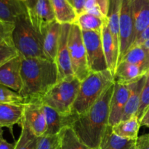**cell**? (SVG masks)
I'll return each mask as SVG.
<instances>
[{
    "label": "cell",
    "instance_id": "1",
    "mask_svg": "<svg viewBox=\"0 0 149 149\" xmlns=\"http://www.w3.org/2000/svg\"><path fill=\"white\" fill-rule=\"evenodd\" d=\"M114 88L111 85L97 102L81 115L73 114L70 127L77 138L90 148L100 149L102 138L109 125L110 102Z\"/></svg>",
    "mask_w": 149,
    "mask_h": 149
},
{
    "label": "cell",
    "instance_id": "2",
    "mask_svg": "<svg viewBox=\"0 0 149 149\" xmlns=\"http://www.w3.org/2000/svg\"><path fill=\"white\" fill-rule=\"evenodd\" d=\"M20 95L25 103L39 100L58 81L55 61L47 58H23Z\"/></svg>",
    "mask_w": 149,
    "mask_h": 149
},
{
    "label": "cell",
    "instance_id": "3",
    "mask_svg": "<svg viewBox=\"0 0 149 149\" xmlns=\"http://www.w3.org/2000/svg\"><path fill=\"white\" fill-rule=\"evenodd\" d=\"M113 84L114 77L109 70L90 72L88 77L81 81L71 113L79 116L86 113Z\"/></svg>",
    "mask_w": 149,
    "mask_h": 149
},
{
    "label": "cell",
    "instance_id": "4",
    "mask_svg": "<svg viewBox=\"0 0 149 149\" xmlns=\"http://www.w3.org/2000/svg\"><path fill=\"white\" fill-rule=\"evenodd\" d=\"M13 41L15 48L23 58H46L44 54L43 35L32 24L28 13L16 20Z\"/></svg>",
    "mask_w": 149,
    "mask_h": 149
},
{
    "label": "cell",
    "instance_id": "5",
    "mask_svg": "<svg viewBox=\"0 0 149 149\" xmlns=\"http://www.w3.org/2000/svg\"><path fill=\"white\" fill-rule=\"evenodd\" d=\"M81 81L76 77L58 81L42 98L41 103L64 115L71 113Z\"/></svg>",
    "mask_w": 149,
    "mask_h": 149
},
{
    "label": "cell",
    "instance_id": "6",
    "mask_svg": "<svg viewBox=\"0 0 149 149\" xmlns=\"http://www.w3.org/2000/svg\"><path fill=\"white\" fill-rule=\"evenodd\" d=\"M68 44L73 72L80 81H82L90 74V70L81 30L76 23L71 25Z\"/></svg>",
    "mask_w": 149,
    "mask_h": 149
},
{
    "label": "cell",
    "instance_id": "7",
    "mask_svg": "<svg viewBox=\"0 0 149 149\" xmlns=\"http://www.w3.org/2000/svg\"><path fill=\"white\" fill-rule=\"evenodd\" d=\"M135 39V24L131 0H122L119 17V53L118 64L133 46Z\"/></svg>",
    "mask_w": 149,
    "mask_h": 149
},
{
    "label": "cell",
    "instance_id": "8",
    "mask_svg": "<svg viewBox=\"0 0 149 149\" xmlns=\"http://www.w3.org/2000/svg\"><path fill=\"white\" fill-rule=\"evenodd\" d=\"M90 72H100L108 69L102 44L101 32L81 31Z\"/></svg>",
    "mask_w": 149,
    "mask_h": 149
},
{
    "label": "cell",
    "instance_id": "9",
    "mask_svg": "<svg viewBox=\"0 0 149 149\" xmlns=\"http://www.w3.org/2000/svg\"><path fill=\"white\" fill-rule=\"evenodd\" d=\"M71 25L61 24L59 46L55 58V63L57 65L58 71V81L75 77L71 67L68 44Z\"/></svg>",
    "mask_w": 149,
    "mask_h": 149
},
{
    "label": "cell",
    "instance_id": "10",
    "mask_svg": "<svg viewBox=\"0 0 149 149\" xmlns=\"http://www.w3.org/2000/svg\"><path fill=\"white\" fill-rule=\"evenodd\" d=\"M22 61L23 58L19 55L0 67V85L20 93L22 87Z\"/></svg>",
    "mask_w": 149,
    "mask_h": 149
},
{
    "label": "cell",
    "instance_id": "11",
    "mask_svg": "<svg viewBox=\"0 0 149 149\" xmlns=\"http://www.w3.org/2000/svg\"><path fill=\"white\" fill-rule=\"evenodd\" d=\"M23 119L36 136H43L47 131V122L40 100L24 104Z\"/></svg>",
    "mask_w": 149,
    "mask_h": 149
},
{
    "label": "cell",
    "instance_id": "12",
    "mask_svg": "<svg viewBox=\"0 0 149 149\" xmlns=\"http://www.w3.org/2000/svg\"><path fill=\"white\" fill-rule=\"evenodd\" d=\"M130 87L125 84L114 83L113 94L110 102L109 125L114 126L122 119L125 106L130 95Z\"/></svg>",
    "mask_w": 149,
    "mask_h": 149
},
{
    "label": "cell",
    "instance_id": "13",
    "mask_svg": "<svg viewBox=\"0 0 149 149\" xmlns=\"http://www.w3.org/2000/svg\"><path fill=\"white\" fill-rule=\"evenodd\" d=\"M42 110L47 122V131L45 135H57L61 133L65 128L70 127L73 119L72 113L62 114L55 109L43 104Z\"/></svg>",
    "mask_w": 149,
    "mask_h": 149
},
{
    "label": "cell",
    "instance_id": "14",
    "mask_svg": "<svg viewBox=\"0 0 149 149\" xmlns=\"http://www.w3.org/2000/svg\"><path fill=\"white\" fill-rule=\"evenodd\" d=\"M61 24L57 20L48 25L44 30L43 49L45 58L49 61H55L59 46L61 37Z\"/></svg>",
    "mask_w": 149,
    "mask_h": 149
},
{
    "label": "cell",
    "instance_id": "15",
    "mask_svg": "<svg viewBox=\"0 0 149 149\" xmlns=\"http://www.w3.org/2000/svg\"><path fill=\"white\" fill-rule=\"evenodd\" d=\"M101 39L108 69L114 75L117 67L119 52L108 26L107 19L101 30Z\"/></svg>",
    "mask_w": 149,
    "mask_h": 149
},
{
    "label": "cell",
    "instance_id": "16",
    "mask_svg": "<svg viewBox=\"0 0 149 149\" xmlns=\"http://www.w3.org/2000/svg\"><path fill=\"white\" fill-rule=\"evenodd\" d=\"M148 72L143 77H141L140 79H138V81L129 84L130 92V95L128 97L127 102V104L125 106L122 120H127V119L132 118V116H136L138 107H139L141 95L142 93L143 88L145 85Z\"/></svg>",
    "mask_w": 149,
    "mask_h": 149
},
{
    "label": "cell",
    "instance_id": "17",
    "mask_svg": "<svg viewBox=\"0 0 149 149\" xmlns=\"http://www.w3.org/2000/svg\"><path fill=\"white\" fill-rule=\"evenodd\" d=\"M55 20L56 19L50 0H38L34 17L31 20L34 27L42 34L45 28Z\"/></svg>",
    "mask_w": 149,
    "mask_h": 149
},
{
    "label": "cell",
    "instance_id": "18",
    "mask_svg": "<svg viewBox=\"0 0 149 149\" xmlns=\"http://www.w3.org/2000/svg\"><path fill=\"white\" fill-rule=\"evenodd\" d=\"M24 104H0V127L9 128L12 132L15 125H20L24 113Z\"/></svg>",
    "mask_w": 149,
    "mask_h": 149
},
{
    "label": "cell",
    "instance_id": "19",
    "mask_svg": "<svg viewBox=\"0 0 149 149\" xmlns=\"http://www.w3.org/2000/svg\"><path fill=\"white\" fill-rule=\"evenodd\" d=\"M146 74L138 65L121 62L118 64L113 75L114 83L128 85L138 81Z\"/></svg>",
    "mask_w": 149,
    "mask_h": 149
},
{
    "label": "cell",
    "instance_id": "20",
    "mask_svg": "<svg viewBox=\"0 0 149 149\" xmlns=\"http://www.w3.org/2000/svg\"><path fill=\"white\" fill-rule=\"evenodd\" d=\"M28 13L24 2L20 0H0V22L14 23L23 14Z\"/></svg>",
    "mask_w": 149,
    "mask_h": 149
},
{
    "label": "cell",
    "instance_id": "21",
    "mask_svg": "<svg viewBox=\"0 0 149 149\" xmlns=\"http://www.w3.org/2000/svg\"><path fill=\"white\" fill-rule=\"evenodd\" d=\"M55 19L61 24H74L77 14L73 4L68 0H50Z\"/></svg>",
    "mask_w": 149,
    "mask_h": 149
},
{
    "label": "cell",
    "instance_id": "22",
    "mask_svg": "<svg viewBox=\"0 0 149 149\" xmlns=\"http://www.w3.org/2000/svg\"><path fill=\"white\" fill-rule=\"evenodd\" d=\"M131 4L137 39L149 25V0H131Z\"/></svg>",
    "mask_w": 149,
    "mask_h": 149
},
{
    "label": "cell",
    "instance_id": "23",
    "mask_svg": "<svg viewBox=\"0 0 149 149\" xmlns=\"http://www.w3.org/2000/svg\"><path fill=\"white\" fill-rule=\"evenodd\" d=\"M137 140H128L115 135L109 125L102 138L100 149H136Z\"/></svg>",
    "mask_w": 149,
    "mask_h": 149
},
{
    "label": "cell",
    "instance_id": "24",
    "mask_svg": "<svg viewBox=\"0 0 149 149\" xmlns=\"http://www.w3.org/2000/svg\"><path fill=\"white\" fill-rule=\"evenodd\" d=\"M141 122L136 116L127 120H121L112 127L113 132L120 138L128 140H137L141 127Z\"/></svg>",
    "mask_w": 149,
    "mask_h": 149
},
{
    "label": "cell",
    "instance_id": "25",
    "mask_svg": "<svg viewBox=\"0 0 149 149\" xmlns=\"http://www.w3.org/2000/svg\"><path fill=\"white\" fill-rule=\"evenodd\" d=\"M122 0H110L107 23L113 41L119 52V17Z\"/></svg>",
    "mask_w": 149,
    "mask_h": 149
},
{
    "label": "cell",
    "instance_id": "26",
    "mask_svg": "<svg viewBox=\"0 0 149 149\" xmlns=\"http://www.w3.org/2000/svg\"><path fill=\"white\" fill-rule=\"evenodd\" d=\"M121 62L138 65L146 73L149 71V55L142 46L132 47L119 63Z\"/></svg>",
    "mask_w": 149,
    "mask_h": 149
},
{
    "label": "cell",
    "instance_id": "27",
    "mask_svg": "<svg viewBox=\"0 0 149 149\" xmlns=\"http://www.w3.org/2000/svg\"><path fill=\"white\" fill-rule=\"evenodd\" d=\"M106 19L107 17L103 18L92 13L84 12L78 15L75 23L81 29V31L101 32Z\"/></svg>",
    "mask_w": 149,
    "mask_h": 149
},
{
    "label": "cell",
    "instance_id": "28",
    "mask_svg": "<svg viewBox=\"0 0 149 149\" xmlns=\"http://www.w3.org/2000/svg\"><path fill=\"white\" fill-rule=\"evenodd\" d=\"M20 126L21 132L18 140L15 142L14 149H37L39 137L33 134L23 118Z\"/></svg>",
    "mask_w": 149,
    "mask_h": 149
},
{
    "label": "cell",
    "instance_id": "29",
    "mask_svg": "<svg viewBox=\"0 0 149 149\" xmlns=\"http://www.w3.org/2000/svg\"><path fill=\"white\" fill-rule=\"evenodd\" d=\"M61 149H95L83 143L71 127H67L61 132Z\"/></svg>",
    "mask_w": 149,
    "mask_h": 149
},
{
    "label": "cell",
    "instance_id": "30",
    "mask_svg": "<svg viewBox=\"0 0 149 149\" xmlns=\"http://www.w3.org/2000/svg\"><path fill=\"white\" fill-rule=\"evenodd\" d=\"M24 99L11 89L0 85V104H24Z\"/></svg>",
    "mask_w": 149,
    "mask_h": 149
},
{
    "label": "cell",
    "instance_id": "31",
    "mask_svg": "<svg viewBox=\"0 0 149 149\" xmlns=\"http://www.w3.org/2000/svg\"><path fill=\"white\" fill-rule=\"evenodd\" d=\"M14 27V23L0 22V49L4 47H14L13 41Z\"/></svg>",
    "mask_w": 149,
    "mask_h": 149
},
{
    "label": "cell",
    "instance_id": "32",
    "mask_svg": "<svg viewBox=\"0 0 149 149\" xmlns=\"http://www.w3.org/2000/svg\"><path fill=\"white\" fill-rule=\"evenodd\" d=\"M37 149H61V133L39 137Z\"/></svg>",
    "mask_w": 149,
    "mask_h": 149
},
{
    "label": "cell",
    "instance_id": "33",
    "mask_svg": "<svg viewBox=\"0 0 149 149\" xmlns=\"http://www.w3.org/2000/svg\"><path fill=\"white\" fill-rule=\"evenodd\" d=\"M149 110V72L146 81L145 85L143 88L142 93L141 95V100H140L139 107H138V112L136 113V116L138 120L141 122V119Z\"/></svg>",
    "mask_w": 149,
    "mask_h": 149
},
{
    "label": "cell",
    "instance_id": "34",
    "mask_svg": "<svg viewBox=\"0 0 149 149\" xmlns=\"http://www.w3.org/2000/svg\"><path fill=\"white\" fill-rule=\"evenodd\" d=\"M17 55H19V53L15 47H9L1 49H0V67Z\"/></svg>",
    "mask_w": 149,
    "mask_h": 149
},
{
    "label": "cell",
    "instance_id": "35",
    "mask_svg": "<svg viewBox=\"0 0 149 149\" xmlns=\"http://www.w3.org/2000/svg\"><path fill=\"white\" fill-rule=\"evenodd\" d=\"M136 149H149V134L138 137L136 141Z\"/></svg>",
    "mask_w": 149,
    "mask_h": 149
},
{
    "label": "cell",
    "instance_id": "36",
    "mask_svg": "<svg viewBox=\"0 0 149 149\" xmlns=\"http://www.w3.org/2000/svg\"><path fill=\"white\" fill-rule=\"evenodd\" d=\"M95 2L102 15L105 17H107L109 4H110V0H95Z\"/></svg>",
    "mask_w": 149,
    "mask_h": 149
},
{
    "label": "cell",
    "instance_id": "37",
    "mask_svg": "<svg viewBox=\"0 0 149 149\" xmlns=\"http://www.w3.org/2000/svg\"><path fill=\"white\" fill-rule=\"evenodd\" d=\"M37 1L38 0H26L24 2L25 5H26L28 10V15H29L31 20L34 17L35 10H36Z\"/></svg>",
    "mask_w": 149,
    "mask_h": 149
},
{
    "label": "cell",
    "instance_id": "38",
    "mask_svg": "<svg viewBox=\"0 0 149 149\" xmlns=\"http://www.w3.org/2000/svg\"><path fill=\"white\" fill-rule=\"evenodd\" d=\"M148 39H149V25L146 28L145 30L140 34V36H138V38L135 41L133 46H141Z\"/></svg>",
    "mask_w": 149,
    "mask_h": 149
},
{
    "label": "cell",
    "instance_id": "39",
    "mask_svg": "<svg viewBox=\"0 0 149 149\" xmlns=\"http://www.w3.org/2000/svg\"><path fill=\"white\" fill-rule=\"evenodd\" d=\"M87 0H72V4L75 8L77 14L84 13L85 10V4Z\"/></svg>",
    "mask_w": 149,
    "mask_h": 149
},
{
    "label": "cell",
    "instance_id": "40",
    "mask_svg": "<svg viewBox=\"0 0 149 149\" xmlns=\"http://www.w3.org/2000/svg\"><path fill=\"white\" fill-rule=\"evenodd\" d=\"M15 143H8L3 137L0 138V149H14Z\"/></svg>",
    "mask_w": 149,
    "mask_h": 149
},
{
    "label": "cell",
    "instance_id": "41",
    "mask_svg": "<svg viewBox=\"0 0 149 149\" xmlns=\"http://www.w3.org/2000/svg\"><path fill=\"white\" fill-rule=\"evenodd\" d=\"M141 126H145L149 128V110L146 112L141 121Z\"/></svg>",
    "mask_w": 149,
    "mask_h": 149
},
{
    "label": "cell",
    "instance_id": "42",
    "mask_svg": "<svg viewBox=\"0 0 149 149\" xmlns=\"http://www.w3.org/2000/svg\"><path fill=\"white\" fill-rule=\"evenodd\" d=\"M141 46H142L143 47L146 49V51L148 52V54L149 55V39L146 41V42H144L142 45H141Z\"/></svg>",
    "mask_w": 149,
    "mask_h": 149
},
{
    "label": "cell",
    "instance_id": "43",
    "mask_svg": "<svg viewBox=\"0 0 149 149\" xmlns=\"http://www.w3.org/2000/svg\"><path fill=\"white\" fill-rule=\"evenodd\" d=\"M3 127H0V138H1V137H3V132H4V131H3Z\"/></svg>",
    "mask_w": 149,
    "mask_h": 149
},
{
    "label": "cell",
    "instance_id": "44",
    "mask_svg": "<svg viewBox=\"0 0 149 149\" xmlns=\"http://www.w3.org/2000/svg\"><path fill=\"white\" fill-rule=\"evenodd\" d=\"M68 1H70V2H71V4H72V0H68Z\"/></svg>",
    "mask_w": 149,
    "mask_h": 149
},
{
    "label": "cell",
    "instance_id": "45",
    "mask_svg": "<svg viewBox=\"0 0 149 149\" xmlns=\"http://www.w3.org/2000/svg\"><path fill=\"white\" fill-rule=\"evenodd\" d=\"M20 1H23V2H25V1H26V0H20Z\"/></svg>",
    "mask_w": 149,
    "mask_h": 149
}]
</instances>
